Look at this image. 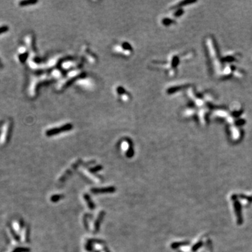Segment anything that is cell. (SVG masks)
<instances>
[{
  "instance_id": "cell-1",
  "label": "cell",
  "mask_w": 252,
  "mask_h": 252,
  "mask_svg": "<svg viewBox=\"0 0 252 252\" xmlns=\"http://www.w3.org/2000/svg\"><path fill=\"white\" fill-rule=\"evenodd\" d=\"M34 3H36V1H22V2H20V5H23V6H25V4H34Z\"/></svg>"
},
{
  "instance_id": "cell-2",
  "label": "cell",
  "mask_w": 252,
  "mask_h": 252,
  "mask_svg": "<svg viewBox=\"0 0 252 252\" xmlns=\"http://www.w3.org/2000/svg\"><path fill=\"white\" fill-rule=\"evenodd\" d=\"M7 29H8L7 27H0V34H1V33H3V32L7 31Z\"/></svg>"
}]
</instances>
